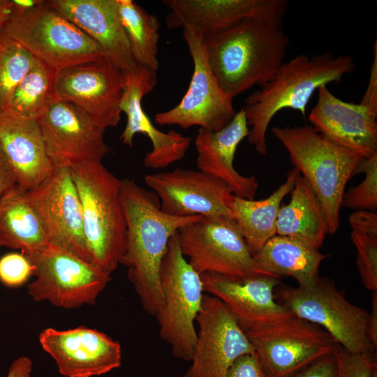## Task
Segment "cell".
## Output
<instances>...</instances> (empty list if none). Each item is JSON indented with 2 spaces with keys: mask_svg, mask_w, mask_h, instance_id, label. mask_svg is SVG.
<instances>
[{
  "mask_svg": "<svg viewBox=\"0 0 377 377\" xmlns=\"http://www.w3.org/2000/svg\"><path fill=\"white\" fill-rule=\"evenodd\" d=\"M27 195L49 244L91 263L80 198L69 167L54 168L46 180L27 191Z\"/></svg>",
  "mask_w": 377,
  "mask_h": 377,
  "instance_id": "cell-15",
  "label": "cell"
},
{
  "mask_svg": "<svg viewBox=\"0 0 377 377\" xmlns=\"http://www.w3.org/2000/svg\"><path fill=\"white\" fill-rule=\"evenodd\" d=\"M183 36L193 63L189 86L175 107L157 113L154 120L161 126L177 125L182 128L199 126L218 131L237 112L233 98L223 91L212 73L201 38L188 29H183Z\"/></svg>",
  "mask_w": 377,
  "mask_h": 377,
  "instance_id": "cell-12",
  "label": "cell"
},
{
  "mask_svg": "<svg viewBox=\"0 0 377 377\" xmlns=\"http://www.w3.org/2000/svg\"><path fill=\"white\" fill-rule=\"evenodd\" d=\"M282 22L248 17L201 39L208 64L230 97L263 87L283 64L290 39Z\"/></svg>",
  "mask_w": 377,
  "mask_h": 377,
  "instance_id": "cell-1",
  "label": "cell"
},
{
  "mask_svg": "<svg viewBox=\"0 0 377 377\" xmlns=\"http://www.w3.org/2000/svg\"><path fill=\"white\" fill-rule=\"evenodd\" d=\"M337 362L334 353L325 355L291 377H337Z\"/></svg>",
  "mask_w": 377,
  "mask_h": 377,
  "instance_id": "cell-38",
  "label": "cell"
},
{
  "mask_svg": "<svg viewBox=\"0 0 377 377\" xmlns=\"http://www.w3.org/2000/svg\"><path fill=\"white\" fill-rule=\"evenodd\" d=\"M120 19L133 56L139 65L156 72L159 67L158 18L132 0H117Z\"/></svg>",
  "mask_w": 377,
  "mask_h": 377,
  "instance_id": "cell-30",
  "label": "cell"
},
{
  "mask_svg": "<svg viewBox=\"0 0 377 377\" xmlns=\"http://www.w3.org/2000/svg\"><path fill=\"white\" fill-rule=\"evenodd\" d=\"M48 4L96 42L122 73L136 63L123 27L117 0H49Z\"/></svg>",
  "mask_w": 377,
  "mask_h": 377,
  "instance_id": "cell-23",
  "label": "cell"
},
{
  "mask_svg": "<svg viewBox=\"0 0 377 377\" xmlns=\"http://www.w3.org/2000/svg\"><path fill=\"white\" fill-rule=\"evenodd\" d=\"M165 17L170 29H188L201 39L248 17L283 20L284 0H167Z\"/></svg>",
  "mask_w": 377,
  "mask_h": 377,
  "instance_id": "cell-21",
  "label": "cell"
},
{
  "mask_svg": "<svg viewBox=\"0 0 377 377\" xmlns=\"http://www.w3.org/2000/svg\"><path fill=\"white\" fill-rule=\"evenodd\" d=\"M0 146L13 169L16 184L23 190L39 186L54 171L36 119L10 110L0 112Z\"/></svg>",
  "mask_w": 377,
  "mask_h": 377,
  "instance_id": "cell-24",
  "label": "cell"
},
{
  "mask_svg": "<svg viewBox=\"0 0 377 377\" xmlns=\"http://www.w3.org/2000/svg\"><path fill=\"white\" fill-rule=\"evenodd\" d=\"M177 233L182 254L199 274H260L233 219L200 216Z\"/></svg>",
  "mask_w": 377,
  "mask_h": 377,
  "instance_id": "cell-11",
  "label": "cell"
},
{
  "mask_svg": "<svg viewBox=\"0 0 377 377\" xmlns=\"http://www.w3.org/2000/svg\"><path fill=\"white\" fill-rule=\"evenodd\" d=\"M352 231L377 237V214L372 210L360 209L353 212L348 219Z\"/></svg>",
  "mask_w": 377,
  "mask_h": 377,
  "instance_id": "cell-39",
  "label": "cell"
},
{
  "mask_svg": "<svg viewBox=\"0 0 377 377\" xmlns=\"http://www.w3.org/2000/svg\"><path fill=\"white\" fill-rule=\"evenodd\" d=\"M275 295L295 316L322 327L346 350L374 351L366 332L369 313L350 302L330 279L320 276L306 288L283 286Z\"/></svg>",
  "mask_w": 377,
  "mask_h": 377,
  "instance_id": "cell-8",
  "label": "cell"
},
{
  "mask_svg": "<svg viewBox=\"0 0 377 377\" xmlns=\"http://www.w3.org/2000/svg\"><path fill=\"white\" fill-rule=\"evenodd\" d=\"M33 363L27 356L15 359L10 364L6 377H31Z\"/></svg>",
  "mask_w": 377,
  "mask_h": 377,
  "instance_id": "cell-43",
  "label": "cell"
},
{
  "mask_svg": "<svg viewBox=\"0 0 377 377\" xmlns=\"http://www.w3.org/2000/svg\"><path fill=\"white\" fill-rule=\"evenodd\" d=\"M37 121L54 168L101 161L110 151L106 129L71 103L54 99Z\"/></svg>",
  "mask_w": 377,
  "mask_h": 377,
  "instance_id": "cell-16",
  "label": "cell"
},
{
  "mask_svg": "<svg viewBox=\"0 0 377 377\" xmlns=\"http://www.w3.org/2000/svg\"><path fill=\"white\" fill-rule=\"evenodd\" d=\"M364 173L363 181L345 191L341 207L354 209L376 210L377 207V154L364 158L354 174Z\"/></svg>",
  "mask_w": 377,
  "mask_h": 377,
  "instance_id": "cell-33",
  "label": "cell"
},
{
  "mask_svg": "<svg viewBox=\"0 0 377 377\" xmlns=\"http://www.w3.org/2000/svg\"><path fill=\"white\" fill-rule=\"evenodd\" d=\"M355 66L352 56L330 52L300 54L284 61L267 83L245 100L242 109L249 127L248 142L259 154L267 155L266 134L274 117L284 109L297 110L305 117L314 92L340 82Z\"/></svg>",
  "mask_w": 377,
  "mask_h": 377,
  "instance_id": "cell-3",
  "label": "cell"
},
{
  "mask_svg": "<svg viewBox=\"0 0 377 377\" xmlns=\"http://www.w3.org/2000/svg\"><path fill=\"white\" fill-rule=\"evenodd\" d=\"M299 171H288L286 182L269 196L250 200L231 194L228 205L252 256L276 235V223L283 198L291 192Z\"/></svg>",
  "mask_w": 377,
  "mask_h": 377,
  "instance_id": "cell-29",
  "label": "cell"
},
{
  "mask_svg": "<svg viewBox=\"0 0 377 377\" xmlns=\"http://www.w3.org/2000/svg\"><path fill=\"white\" fill-rule=\"evenodd\" d=\"M27 258L36 276L28 293L36 302L65 309L94 304L111 279L92 263L51 244Z\"/></svg>",
  "mask_w": 377,
  "mask_h": 377,
  "instance_id": "cell-10",
  "label": "cell"
},
{
  "mask_svg": "<svg viewBox=\"0 0 377 377\" xmlns=\"http://www.w3.org/2000/svg\"><path fill=\"white\" fill-rule=\"evenodd\" d=\"M244 332L267 377H291L339 346L322 327L295 316Z\"/></svg>",
  "mask_w": 377,
  "mask_h": 377,
  "instance_id": "cell-9",
  "label": "cell"
},
{
  "mask_svg": "<svg viewBox=\"0 0 377 377\" xmlns=\"http://www.w3.org/2000/svg\"><path fill=\"white\" fill-rule=\"evenodd\" d=\"M334 353L337 362V377H377L374 351L353 353L339 346Z\"/></svg>",
  "mask_w": 377,
  "mask_h": 377,
  "instance_id": "cell-35",
  "label": "cell"
},
{
  "mask_svg": "<svg viewBox=\"0 0 377 377\" xmlns=\"http://www.w3.org/2000/svg\"><path fill=\"white\" fill-rule=\"evenodd\" d=\"M27 191L17 184L0 197V248L19 250L29 257L49 245Z\"/></svg>",
  "mask_w": 377,
  "mask_h": 377,
  "instance_id": "cell-27",
  "label": "cell"
},
{
  "mask_svg": "<svg viewBox=\"0 0 377 377\" xmlns=\"http://www.w3.org/2000/svg\"><path fill=\"white\" fill-rule=\"evenodd\" d=\"M204 292L223 302L244 331L275 323L295 316L276 298L280 278L268 274L244 276L200 274Z\"/></svg>",
  "mask_w": 377,
  "mask_h": 377,
  "instance_id": "cell-19",
  "label": "cell"
},
{
  "mask_svg": "<svg viewBox=\"0 0 377 377\" xmlns=\"http://www.w3.org/2000/svg\"><path fill=\"white\" fill-rule=\"evenodd\" d=\"M5 28L36 59L57 71L105 57L96 42L47 1L15 13Z\"/></svg>",
  "mask_w": 377,
  "mask_h": 377,
  "instance_id": "cell-7",
  "label": "cell"
},
{
  "mask_svg": "<svg viewBox=\"0 0 377 377\" xmlns=\"http://www.w3.org/2000/svg\"><path fill=\"white\" fill-rule=\"evenodd\" d=\"M33 274V265L22 253L11 252L0 258V282L6 286H21Z\"/></svg>",
  "mask_w": 377,
  "mask_h": 377,
  "instance_id": "cell-36",
  "label": "cell"
},
{
  "mask_svg": "<svg viewBox=\"0 0 377 377\" xmlns=\"http://www.w3.org/2000/svg\"><path fill=\"white\" fill-rule=\"evenodd\" d=\"M35 57L0 28V112L10 109L13 92L31 68Z\"/></svg>",
  "mask_w": 377,
  "mask_h": 377,
  "instance_id": "cell-32",
  "label": "cell"
},
{
  "mask_svg": "<svg viewBox=\"0 0 377 377\" xmlns=\"http://www.w3.org/2000/svg\"><path fill=\"white\" fill-rule=\"evenodd\" d=\"M39 342L65 377L101 376L121 364L119 343L84 326L66 330L46 328L40 333Z\"/></svg>",
  "mask_w": 377,
  "mask_h": 377,
  "instance_id": "cell-20",
  "label": "cell"
},
{
  "mask_svg": "<svg viewBox=\"0 0 377 377\" xmlns=\"http://www.w3.org/2000/svg\"><path fill=\"white\" fill-rule=\"evenodd\" d=\"M351 240L356 249V265L360 276L366 288L377 291V237L354 231Z\"/></svg>",
  "mask_w": 377,
  "mask_h": 377,
  "instance_id": "cell-34",
  "label": "cell"
},
{
  "mask_svg": "<svg viewBox=\"0 0 377 377\" xmlns=\"http://www.w3.org/2000/svg\"><path fill=\"white\" fill-rule=\"evenodd\" d=\"M41 0H13L14 13H20L38 5Z\"/></svg>",
  "mask_w": 377,
  "mask_h": 377,
  "instance_id": "cell-45",
  "label": "cell"
},
{
  "mask_svg": "<svg viewBox=\"0 0 377 377\" xmlns=\"http://www.w3.org/2000/svg\"><path fill=\"white\" fill-rule=\"evenodd\" d=\"M191 364L183 377H223L239 357L254 353L244 331L228 306L204 295Z\"/></svg>",
  "mask_w": 377,
  "mask_h": 377,
  "instance_id": "cell-14",
  "label": "cell"
},
{
  "mask_svg": "<svg viewBox=\"0 0 377 377\" xmlns=\"http://www.w3.org/2000/svg\"><path fill=\"white\" fill-rule=\"evenodd\" d=\"M223 377H267L256 353L244 355L235 360Z\"/></svg>",
  "mask_w": 377,
  "mask_h": 377,
  "instance_id": "cell-37",
  "label": "cell"
},
{
  "mask_svg": "<svg viewBox=\"0 0 377 377\" xmlns=\"http://www.w3.org/2000/svg\"><path fill=\"white\" fill-rule=\"evenodd\" d=\"M366 332L368 339L376 348L377 346V291L373 293L371 298V310L369 313Z\"/></svg>",
  "mask_w": 377,
  "mask_h": 377,
  "instance_id": "cell-42",
  "label": "cell"
},
{
  "mask_svg": "<svg viewBox=\"0 0 377 377\" xmlns=\"http://www.w3.org/2000/svg\"><path fill=\"white\" fill-rule=\"evenodd\" d=\"M290 200L281 205L276 235L297 239L319 249L328 233L323 208L306 179L297 175Z\"/></svg>",
  "mask_w": 377,
  "mask_h": 377,
  "instance_id": "cell-28",
  "label": "cell"
},
{
  "mask_svg": "<svg viewBox=\"0 0 377 377\" xmlns=\"http://www.w3.org/2000/svg\"><path fill=\"white\" fill-rule=\"evenodd\" d=\"M253 257L260 274L290 276L306 288L317 282L320 264L329 255L297 239L276 235Z\"/></svg>",
  "mask_w": 377,
  "mask_h": 377,
  "instance_id": "cell-26",
  "label": "cell"
},
{
  "mask_svg": "<svg viewBox=\"0 0 377 377\" xmlns=\"http://www.w3.org/2000/svg\"><path fill=\"white\" fill-rule=\"evenodd\" d=\"M80 198L83 231L91 263L111 274L126 249V223L121 204V179L101 161L69 167Z\"/></svg>",
  "mask_w": 377,
  "mask_h": 377,
  "instance_id": "cell-4",
  "label": "cell"
},
{
  "mask_svg": "<svg viewBox=\"0 0 377 377\" xmlns=\"http://www.w3.org/2000/svg\"><path fill=\"white\" fill-rule=\"evenodd\" d=\"M123 84L122 72L103 57L57 71L54 94L106 129L121 119Z\"/></svg>",
  "mask_w": 377,
  "mask_h": 377,
  "instance_id": "cell-13",
  "label": "cell"
},
{
  "mask_svg": "<svg viewBox=\"0 0 377 377\" xmlns=\"http://www.w3.org/2000/svg\"><path fill=\"white\" fill-rule=\"evenodd\" d=\"M15 184L14 172L0 146V197Z\"/></svg>",
  "mask_w": 377,
  "mask_h": 377,
  "instance_id": "cell-41",
  "label": "cell"
},
{
  "mask_svg": "<svg viewBox=\"0 0 377 377\" xmlns=\"http://www.w3.org/2000/svg\"><path fill=\"white\" fill-rule=\"evenodd\" d=\"M120 195L126 223V249L119 264L143 309L156 316L163 303L160 269L171 237L201 216H174L164 212L158 196L130 179H121Z\"/></svg>",
  "mask_w": 377,
  "mask_h": 377,
  "instance_id": "cell-2",
  "label": "cell"
},
{
  "mask_svg": "<svg viewBox=\"0 0 377 377\" xmlns=\"http://www.w3.org/2000/svg\"><path fill=\"white\" fill-rule=\"evenodd\" d=\"M272 133L315 193L325 214L328 233L335 234L339 228L346 184L364 157L327 139L312 126H274Z\"/></svg>",
  "mask_w": 377,
  "mask_h": 377,
  "instance_id": "cell-5",
  "label": "cell"
},
{
  "mask_svg": "<svg viewBox=\"0 0 377 377\" xmlns=\"http://www.w3.org/2000/svg\"><path fill=\"white\" fill-rule=\"evenodd\" d=\"M177 232L161 265L163 303L156 317L160 337L170 346L172 355L191 360L197 337L194 323L205 294L200 274L182 253Z\"/></svg>",
  "mask_w": 377,
  "mask_h": 377,
  "instance_id": "cell-6",
  "label": "cell"
},
{
  "mask_svg": "<svg viewBox=\"0 0 377 377\" xmlns=\"http://www.w3.org/2000/svg\"><path fill=\"white\" fill-rule=\"evenodd\" d=\"M309 114L311 126L330 141L369 158L377 154V114L361 103L346 102L323 86Z\"/></svg>",
  "mask_w": 377,
  "mask_h": 377,
  "instance_id": "cell-22",
  "label": "cell"
},
{
  "mask_svg": "<svg viewBox=\"0 0 377 377\" xmlns=\"http://www.w3.org/2000/svg\"><path fill=\"white\" fill-rule=\"evenodd\" d=\"M144 180L168 214L233 219L228 205L232 194L228 186L201 170L177 168L147 175Z\"/></svg>",
  "mask_w": 377,
  "mask_h": 377,
  "instance_id": "cell-18",
  "label": "cell"
},
{
  "mask_svg": "<svg viewBox=\"0 0 377 377\" xmlns=\"http://www.w3.org/2000/svg\"><path fill=\"white\" fill-rule=\"evenodd\" d=\"M14 13L13 0H0V28L5 27Z\"/></svg>",
  "mask_w": 377,
  "mask_h": 377,
  "instance_id": "cell-44",
  "label": "cell"
},
{
  "mask_svg": "<svg viewBox=\"0 0 377 377\" xmlns=\"http://www.w3.org/2000/svg\"><path fill=\"white\" fill-rule=\"evenodd\" d=\"M57 70L35 58V61L16 87L10 109L14 112L38 119L56 99L54 80Z\"/></svg>",
  "mask_w": 377,
  "mask_h": 377,
  "instance_id": "cell-31",
  "label": "cell"
},
{
  "mask_svg": "<svg viewBox=\"0 0 377 377\" xmlns=\"http://www.w3.org/2000/svg\"><path fill=\"white\" fill-rule=\"evenodd\" d=\"M374 57L370 68L368 84L360 103L377 114V43L373 46Z\"/></svg>",
  "mask_w": 377,
  "mask_h": 377,
  "instance_id": "cell-40",
  "label": "cell"
},
{
  "mask_svg": "<svg viewBox=\"0 0 377 377\" xmlns=\"http://www.w3.org/2000/svg\"><path fill=\"white\" fill-rule=\"evenodd\" d=\"M249 133V127L242 108L218 131L199 128L195 145L199 170L222 180L234 195L252 200L259 186L258 180L254 176L240 175L233 165L237 146Z\"/></svg>",
  "mask_w": 377,
  "mask_h": 377,
  "instance_id": "cell-25",
  "label": "cell"
},
{
  "mask_svg": "<svg viewBox=\"0 0 377 377\" xmlns=\"http://www.w3.org/2000/svg\"><path fill=\"white\" fill-rule=\"evenodd\" d=\"M122 73L124 84L120 109L126 115V124L120 140L124 145L133 147V138L137 133L147 136L152 149L143 159L146 168H165L180 161L187 152L191 138L174 130L168 133L158 130L142 106L143 97L157 84L156 72L138 64L133 70Z\"/></svg>",
  "mask_w": 377,
  "mask_h": 377,
  "instance_id": "cell-17",
  "label": "cell"
}]
</instances>
